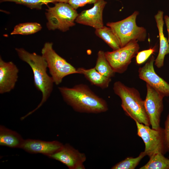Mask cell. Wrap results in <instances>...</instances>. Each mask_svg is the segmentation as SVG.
<instances>
[{
  "label": "cell",
  "mask_w": 169,
  "mask_h": 169,
  "mask_svg": "<svg viewBox=\"0 0 169 169\" xmlns=\"http://www.w3.org/2000/svg\"><path fill=\"white\" fill-rule=\"evenodd\" d=\"M78 74L84 75L91 84L102 89L108 88L111 81V78L105 77L99 73L94 67L86 69L83 67L77 69Z\"/></svg>",
  "instance_id": "16"
},
{
  "label": "cell",
  "mask_w": 169,
  "mask_h": 169,
  "mask_svg": "<svg viewBox=\"0 0 169 169\" xmlns=\"http://www.w3.org/2000/svg\"><path fill=\"white\" fill-rule=\"evenodd\" d=\"M155 60L152 55L143 66L139 68V77L164 97L169 96V84L156 73L154 68Z\"/></svg>",
  "instance_id": "10"
},
{
  "label": "cell",
  "mask_w": 169,
  "mask_h": 169,
  "mask_svg": "<svg viewBox=\"0 0 169 169\" xmlns=\"http://www.w3.org/2000/svg\"><path fill=\"white\" fill-rule=\"evenodd\" d=\"M139 14L138 11H135L121 20L106 23V26L112 29L117 38L120 48L133 41H144L146 39V29L138 26L136 23V18Z\"/></svg>",
  "instance_id": "4"
},
{
  "label": "cell",
  "mask_w": 169,
  "mask_h": 169,
  "mask_svg": "<svg viewBox=\"0 0 169 169\" xmlns=\"http://www.w3.org/2000/svg\"><path fill=\"white\" fill-rule=\"evenodd\" d=\"M104 0H69L68 3L74 8L76 9L88 4H94Z\"/></svg>",
  "instance_id": "25"
},
{
  "label": "cell",
  "mask_w": 169,
  "mask_h": 169,
  "mask_svg": "<svg viewBox=\"0 0 169 169\" xmlns=\"http://www.w3.org/2000/svg\"><path fill=\"white\" fill-rule=\"evenodd\" d=\"M139 49L138 41H133L117 50L105 52V54L114 72L121 74L127 69L132 59L137 54Z\"/></svg>",
  "instance_id": "8"
},
{
  "label": "cell",
  "mask_w": 169,
  "mask_h": 169,
  "mask_svg": "<svg viewBox=\"0 0 169 169\" xmlns=\"http://www.w3.org/2000/svg\"></svg>",
  "instance_id": "29"
},
{
  "label": "cell",
  "mask_w": 169,
  "mask_h": 169,
  "mask_svg": "<svg viewBox=\"0 0 169 169\" xmlns=\"http://www.w3.org/2000/svg\"><path fill=\"white\" fill-rule=\"evenodd\" d=\"M137 128V134L143 140L145 149L144 151L149 157L156 153L165 154L167 152L164 143V129L158 130L151 128L149 126L135 121Z\"/></svg>",
  "instance_id": "7"
},
{
  "label": "cell",
  "mask_w": 169,
  "mask_h": 169,
  "mask_svg": "<svg viewBox=\"0 0 169 169\" xmlns=\"http://www.w3.org/2000/svg\"><path fill=\"white\" fill-rule=\"evenodd\" d=\"M107 2L102 0L94 4L93 7L78 14L75 22L95 29L104 26L103 13Z\"/></svg>",
  "instance_id": "12"
},
{
  "label": "cell",
  "mask_w": 169,
  "mask_h": 169,
  "mask_svg": "<svg viewBox=\"0 0 169 169\" xmlns=\"http://www.w3.org/2000/svg\"><path fill=\"white\" fill-rule=\"evenodd\" d=\"M42 28L41 25L36 22H28L19 23L14 28L11 35H27L34 33Z\"/></svg>",
  "instance_id": "21"
},
{
  "label": "cell",
  "mask_w": 169,
  "mask_h": 169,
  "mask_svg": "<svg viewBox=\"0 0 169 169\" xmlns=\"http://www.w3.org/2000/svg\"><path fill=\"white\" fill-rule=\"evenodd\" d=\"M149 157V161L140 169H169V159L163 154L156 153Z\"/></svg>",
  "instance_id": "20"
},
{
  "label": "cell",
  "mask_w": 169,
  "mask_h": 169,
  "mask_svg": "<svg viewBox=\"0 0 169 169\" xmlns=\"http://www.w3.org/2000/svg\"><path fill=\"white\" fill-rule=\"evenodd\" d=\"M95 34L105 42L113 50L120 48L119 42L112 29L106 26L95 29Z\"/></svg>",
  "instance_id": "18"
},
{
  "label": "cell",
  "mask_w": 169,
  "mask_h": 169,
  "mask_svg": "<svg viewBox=\"0 0 169 169\" xmlns=\"http://www.w3.org/2000/svg\"><path fill=\"white\" fill-rule=\"evenodd\" d=\"M19 58L27 63L33 73L34 84L42 95L41 101L34 109L22 117L23 119L39 109L47 101L53 90L54 82L47 73V63L42 55L35 53H30L22 48L15 49Z\"/></svg>",
  "instance_id": "2"
},
{
  "label": "cell",
  "mask_w": 169,
  "mask_h": 169,
  "mask_svg": "<svg viewBox=\"0 0 169 169\" xmlns=\"http://www.w3.org/2000/svg\"><path fill=\"white\" fill-rule=\"evenodd\" d=\"M24 140L15 131L0 126V145L12 148H21Z\"/></svg>",
  "instance_id": "17"
},
{
  "label": "cell",
  "mask_w": 169,
  "mask_h": 169,
  "mask_svg": "<svg viewBox=\"0 0 169 169\" xmlns=\"http://www.w3.org/2000/svg\"><path fill=\"white\" fill-rule=\"evenodd\" d=\"M95 68L99 73L107 77H113L115 73L107 61L105 52L102 50H100L98 53Z\"/></svg>",
  "instance_id": "19"
},
{
  "label": "cell",
  "mask_w": 169,
  "mask_h": 169,
  "mask_svg": "<svg viewBox=\"0 0 169 169\" xmlns=\"http://www.w3.org/2000/svg\"><path fill=\"white\" fill-rule=\"evenodd\" d=\"M52 43H45L41 50L42 55L46 60L54 83L58 85L65 76L78 74L77 69L59 55L54 49Z\"/></svg>",
  "instance_id": "6"
},
{
  "label": "cell",
  "mask_w": 169,
  "mask_h": 169,
  "mask_svg": "<svg viewBox=\"0 0 169 169\" xmlns=\"http://www.w3.org/2000/svg\"><path fill=\"white\" fill-rule=\"evenodd\" d=\"M164 131L165 145L167 152H169V113L165 123Z\"/></svg>",
  "instance_id": "26"
},
{
  "label": "cell",
  "mask_w": 169,
  "mask_h": 169,
  "mask_svg": "<svg viewBox=\"0 0 169 169\" xmlns=\"http://www.w3.org/2000/svg\"><path fill=\"white\" fill-rule=\"evenodd\" d=\"M146 87V95L144 100L146 111L152 128L158 130L161 127V116L163 109L164 97L147 84Z\"/></svg>",
  "instance_id": "9"
},
{
  "label": "cell",
  "mask_w": 169,
  "mask_h": 169,
  "mask_svg": "<svg viewBox=\"0 0 169 169\" xmlns=\"http://www.w3.org/2000/svg\"><path fill=\"white\" fill-rule=\"evenodd\" d=\"M58 2L68 3L69 0H58Z\"/></svg>",
  "instance_id": "28"
},
{
  "label": "cell",
  "mask_w": 169,
  "mask_h": 169,
  "mask_svg": "<svg viewBox=\"0 0 169 169\" xmlns=\"http://www.w3.org/2000/svg\"><path fill=\"white\" fill-rule=\"evenodd\" d=\"M156 51V47L138 52L136 56V62L138 65L143 63L151 55Z\"/></svg>",
  "instance_id": "24"
},
{
  "label": "cell",
  "mask_w": 169,
  "mask_h": 169,
  "mask_svg": "<svg viewBox=\"0 0 169 169\" xmlns=\"http://www.w3.org/2000/svg\"><path fill=\"white\" fill-rule=\"evenodd\" d=\"M146 156L144 151L141 152L137 157H127L114 166L112 169H134L138 165L141 159Z\"/></svg>",
  "instance_id": "22"
},
{
  "label": "cell",
  "mask_w": 169,
  "mask_h": 169,
  "mask_svg": "<svg viewBox=\"0 0 169 169\" xmlns=\"http://www.w3.org/2000/svg\"><path fill=\"white\" fill-rule=\"evenodd\" d=\"M164 19L167 28L168 35L167 40L169 44V16L167 15H165Z\"/></svg>",
  "instance_id": "27"
},
{
  "label": "cell",
  "mask_w": 169,
  "mask_h": 169,
  "mask_svg": "<svg viewBox=\"0 0 169 169\" xmlns=\"http://www.w3.org/2000/svg\"><path fill=\"white\" fill-rule=\"evenodd\" d=\"M58 89L64 101L77 112L97 114L108 110L105 100L85 84H78L72 88L60 87Z\"/></svg>",
  "instance_id": "1"
},
{
  "label": "cell",
  "mask_w": 169,
  "mask_h": 169,
  "mask_svg": "<svg viewBox=\"0 0 169 169\" xmlns=\"http://www.w3.org/2000/svg\"><path fill=\"white\" fill-rule=\"evenodd\" d=\"M164 12L159 10L154 17L158 28L159 37V49L158 55L155 59L154 64L158 68L164 65L165 56L169 54V44L167 39L163 33Z\"/></svg>",
  "instance_id": "15"
},
{
  "label": "cell",
  "mask_w": 169,
  "mask_h": 169,
  "mask_svg": "<svg viewBox=\"0 0 169 169\" xmlns=\"http://www.w3.org/2000/svg\"><path fill=\"white\" fill-rule=\"evenodd\" d=\"M113 90L121 99V107L127 115L135 121L149 126L151 125L144 100L141 99L138 90L126 86L120 81L114 83Z\"/></svg>",
  "instance_id": "3"
},
{
  "label": "cell",
  "mask_w": 169,
  "mask_h": 169,
  "mask_svg": "<svg viewBox=\"0 0 169 169\" xmlns=\"http://www.w3.org/2000/svg\"><path fill=\"white\" fill-rule=\"evenodd\" d=\"M1 3L10 2L16 4L23 5L31 9H41L44 5H47L49 3L58 2V0H0Z\"/></svg>",
  "instance_id": "23"
},
{
  "label": "cell",
  "mask_w": 169,
  "mask_h": 169,
  "mask_svg": "<svg viewBox=\"0 0 169 169\" xmlns=\"http://www.w3.org/2000/svg\"><path fill=\"white\" fill-rule=\"evenodd\" d=\"M46 10V26L49 30L64 32L75 25L78 13L68 3L57 2Z\"/></svg>",
  "instance_id": "5"
},
{
  "label": "cell",
  "mask_w": 169,
  "mask_h": 169,
  "mask_svg": "<svg viewBox=\"0 0 169 169\" xmlns=\"http://www.w3.org/2000/svg\"><path fill=\"white\" fill-rule=\"evenodd\" d=\"M48 157L61 162L70 169H85L83 164L86 159L85 154L68 144L63 145L59 150Z\"/></svg>",
  "instance_id": "11"
},
{
  "label": "cell",
  "mask_w": 169,
  "mask_h": 169,
  "mask_svg": "<svg viewBox=\"0 0 169 169\" xmlns=\"http://www.w3.org/2000/svg\"><path fill=\"white\" fill-rule=\"evenodd\" d=\"M63 145L57 141H45L32 139L24 140L21 147L30 153H40L48 156L57 152Z\"/></svg>",
  "instance_id": "14"
},
{
  "label": "cell",
  "mask_w": 169,
  "mask_h": 169,
  "mask_svg": "<svg viewBox=\"0 0 169 169\" xmlns=\"http://www.w3.org/2000/svg\"><path fill=\"white\" fill-rule=\"evenodd\" d=\"M19 69L12 61L6 62L0 57V93H8L13 90L18 78Z\"/></svg>",
  "instance_id": "13"
}]
</instances>
